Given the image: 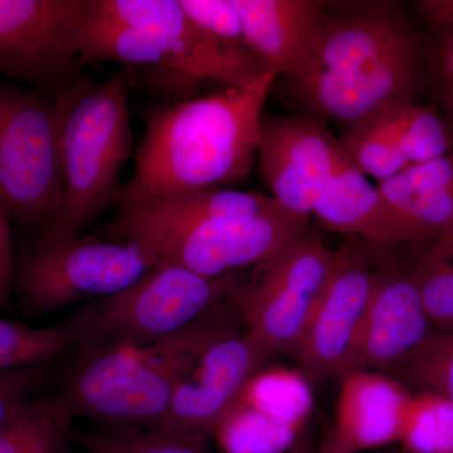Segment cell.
Instances as JSON below:
<instances>
[{
  "instance_id": "2e32d148",
  "label": "cell",
  "mask_w": 453,
  "mask_h": 453,
  "mask_svg": "<svg viewBox=\"0 0 453 453\" xmlns=\"http://www.w3.org/2000/svg\"><path fill=\"white\" fill-rule=\"evenodd\" d=\"M312 213L327 229L347 237L386 247L419 244L348 154Z\"/></svg>"
},
{
  "instance_id": "ac0fdd59",
  "label": "cell",
  "mask_w": 453,
  "mask_h": 453,
  "mask_svg": "<svg viewBox=\"0 0 453 453\" xmlns=\"http://www.w3.org/2000/svg\"><path fill=\"white\" fill-rule=\"evenodd\" d=\"M285 210L271 196L228 188H204L120 203L113 223L183 225L208 219H249ZM288 211V210H286Z\"/></svg>"
},
{
  "instance_id": "4fadbf2b",
  "label": "cell",
  "mask_w": 453,
  "mask_h": 453,
  "mask_svg": "<svg viewBox=\"0 0 453 453\" xmlns=\"http://www.w3.org/2000/svg\"><path fill=\"white\" fill-rule=\"evenodd\" d=\"M340 144L366 177L380 181L451 154L449 122L416 103H388L342 127Z\"/></svg>"
},
{
  "instance_id": "e0dca14e",
  "label": "cell",
  "mask_w": 453,
  "mask_h": 453,
  "mask_svg": "<svg viewBox=\"0 0 453 453\" xmlns=\"http://www.w3.org/2000/svg\"><path fill=\"white\" fill-rule=\"evenodd\" d=\"M381 196L419 244L434 242L453 223V155L429 160L378 183Z\"/></svg>"
},
{
  "instance_id": "7402d4cb",
  "label": "cell",
  "mask_w": 453,
  "mask_h": 453,
  "mask_svg": "<svg viewBox=\"0 0 453 453\" xmlns=\"http://www.w3.org/2000/svg\"><path fill=\"white\" fill-rule=\"evenodd\" d=\"M410 266L426 315L437 333H453V256L436 242L426 243Z\"/></svg>"
},
{
  "instance_id": "5b68a950",
  "label": "cell",
  "mask_w": 453,
  "mask_h": 453,
  "mask_svg": "<svg viewBox=\"0 0 453 453\" xmlns=\"http://www.w3.org/2000/svg\"><path fill=\"white\" fill-rule=\"evenodd\" d=\"M241 273L211 279L160 262L124 290L92 301L61 327L73 347L153 344L234 297L243 283Z\"/></svg>"
},
{
  "instance_id": "30bf717a",
  "label": "cell",
  "mask_w": 453,
  "mask_h": 453,
  "mask_svg": "<svg viewBox=\"0 0 453 453\" xmlns=\"http://www.w3.org/2000/svg\"><path fill=\"white\" fill-rule=\"evenodd\" d=\"M345 154L320 119L262 115L259 172L271 196L291 213L308 219Z\"/></svg>"
},
{
  "instance_id": "7a4b0ae2",
  "label": "cell",
  "mask_w": 453,
  "mask_h": 453,
  "mask_svg": "<svg viewBox=\"0 0 453 453\" xmlns=\"http://www.w3.org/2000/svg\"><path fill=\"white\" fill-rule=\"evenodd\" d=\"M277 77L279 71L271 68L244 88L149 113L120 203L225 187L246 177L257 157L264 106Z\"/></svg>"
},
{
  "instance_id": "484cf974",
  "label": "cell",
  "mask_w": 453,
  "mask_h": 453,
  "mask_svg": "<svg viewBox=\"0 0 453 453\" xmlns=\"http://www.w3.org/2000/svg\"><path fill=\"white\" fill-rule=\"evenodd\" d=\"M390 374L422 393L445 396L453 403V333H434Z\"/></svg>"
},
{
  "instance_id": "4316f807",
  "label": "cell",
  "mask_w": 453,
  "mask_h": 453,
  "mask_svg": "<svg viewBox=\"0 0 453 453\" xmlns=\"http://www.w3.org/2000/svg\"><path fill=\"white\" fill-rule=\"evenodd\" d=\"M180 4L187 16L205 32L247 47L234 0H180Z\"/></svg>"
},
{
  "instance_id": "4dcf8cb0",
  "label": "cell",
  "mask_w": 453,
  "mask_h": 453,
  "mask_svg": "<svg viewBox=\"0 0 453 453\" xmlns=\"http://www.w3.org/2000/svg\"><path fill=\"white\" fill-rule=\"evenodd\" d=\"M417 8L429 26H453V0H426L417 3Z\"/></svg>"
},
{
  "instance_id": "f546056e",
  "label": "cell",
  "mask_w": 453,
  "mask_h": 453,
  "mask_svg": "<svg viewBox=\"0 0 453 453\" xmlns=\"http://www.w3.org/2000/svg\"><path fill=\"white\" fill-rule=\"evenodd\" d=\"M12 275L11 240L0 204V300L4 299Z\"/></svg>"
},
{
  "instance_id": "d6a6232c",
  "label": "cell",
  "mask_w": 453,
  "mask_h": 453,
  "mask_svg": "<svg viewBox=\"0 0 453 453\" xmlns=\"http://www.w3.org/2000/svg\"><path fill=\"white\" fill-rule=\"evenodd\" d=\"M314 437L309 428H303L294 442L288 449V453H315Z\"/></svg>"
},
{
  "instance_id": "9a60e30c",
  "label": "cell",
  "mask_w": 453,
  "mask_h": 453,
  "mask_svg": "<svg viewBox=\"0 0 453 453\" xmlns=\"http://www.w3.org/2000/svg\"><path fill=\"white\" fill-rule=\"evenodd\" d=\"M82 0H0V73L25 81L64 79L76 59L68 49Z\"/></svg>"
},
{
  "instance_id": "cb8c5ba5",
  "label": "cell",
  "mask_w": 453,
  "mask_h": 453,
  "mask_svg": "<svg viewBox=\"0 0 453 453\" xmlns=\"http://www.w3.org/2000/svg\"><path fill=\"white\" fill-rule=\"evenodd\" d=\"M399 441L411 453H453V403L434 393L411 396Z\"/></svg>"
},
{
  "instance_id": "d4e9b609",
  "label": "cell",
  "mask_w": 453,
  "mask_h": 453,
  "mask_svg": "<svg viewBox=\"0 0 453 453\" xmlns=\"http://www.w3.org/2000/svg\"><path fill=\"white\" fill-rule=\"evenodd\" d=\"M73 347L61 326L35 329L0 320V372L43 365Z\"/></svg>"
},
{
  "instance_id": "52a82bcc",
  "label": "cell",
  "mask_w": 453,
  "mask_h": 453,
  "mask_svg": "<svg viewBox=\"0 0 453 453\" xmlns=\"http://www.w3.org/2000/svg\"><path fill=\"white\" fill-rule=\"evenodd\" d=\"M159 261L136 244L43 234L20 264L18 290L33 314L100 300L138 281Z\"/></svg>"
},
{
  "instance_id": "8992f818",
  "label": "cell",
  "mask_w": 453,
  "mask_h": 453,
  "mask_svg": "<svg viewBox=\"0 0 453 453\" xmlns=\"http://www.w3.org/2000/svg\"><path fill=\"white\" fill-rule=\"evenodd\" d=\"M111 241L136 244L164 264L220 277L255 267L306 237L308 219L282 210L249 219L183 225L110 223Z\"/></svg>"
},
{
  "instance_id": "3957f363",
  "label": "cell",
  "mask_w": 453,
  "mask_h": 453,
  "mask_svg": "<svg viewBox=\"0 0 453 453\" xmlns=\"http://www.w3.org/2000/svg\"><path fill=\"white\" fill-rule=\"evenodd\" d=\"M220 309L153 344L81 347L57 401L73 419L81 416L111 426L159 428L179 381L199 354L234 332V316Z\"/></svg>"
},
{
  "instance_id": "f1b7e54d",
  "label": "cell",
  "mask_w": 453,
  "mask_h": 453,
  "mask_svg": "<svg viewBox=\"0 0 453 453\" xmlns=\"http://www.w3.org/2000/svg\"><path fill=\"white\" fill-rule=\"evenodd\" d=\"M431 27L437 37L429 53V65L441 96L447 101L453 98V26Z\"/></svg>"
},
{
  "instance_id": "ffe728a7",
  "label": "cell",
  "mask_w": 453,
  "mask_h": 453,
  "mask_svg": "<svg viewBox=\"0 0 453 453\" xmlns=\"http://www.w3.org/2000/svg\"><path fill=\"white\" fill-rule=\"evenodd\" d=\"M345 380L342 410L335 427L357 449L399 440L411 396L392 380L372 372H359Z\"/></svg>"
},
{
  "instance_id": "5bb4252c",
  "label": "cell",
  "mask_w": 453,
  "mask_h": 453,
  "mask_svg": "<svg viewBox=\"0 0 453 453\" xmlns=\"http://www.w3.org/2000/svg\"><path fill=\"white\" fill-rule=\"evenodd\" d=\"M436 330L405 270H375L374 290L342 378L395 371Z\"/></svg>"
},
{
  "instance_id": "83f0119b",
  "label": "cell",
  "mask_w": 453,
  "mask_h": 453,
  "mask_svg": "<svg viewBox=\"0 0 453 453\" xmlns=\"http://www.w3.org/2000/svg\"><path fill=\"white\" fill-rule=\"evenodd\" d=\"M42 365L0 372V428L11 425L35 401L42 381Z\"/></svg>"
},
{
  "instance_id": "7c38bea8",
  "label": "cell",
  "mask_w": 453,
  "mask_h": 453,
  "mask_svg": "<svg viewBox=\"0 0 453 453\" xmlns=\"http://www.w3.org/2000/svg\"><path fill=\"white\" fill-rule=\"evenodd\" d=\"M268 353L244 330L211 342L179 381L159 428L204 434L234 412Z\"/></svg>"
},
{
  "instance_id": "d6986e66",
  "label": "cell",
  "mask_w": 453,
  "mask_h": 453,
  "mask_svg": "<svg viewBox=\"0 0 453 453\" xmlns=\"http://www.w3.org/2000/svg\"><path fill=\"white\" fill-rule=\"evenodd\" d=\"M246 46L267 65L288 73L316 19L330 3L321 0H234Z\"/></svg>"
},
{
  "instance_id": "836d02e7",
  "label": "cell",
  "mask_w": 453,
  "mask_h": 453,
  "mask_svg": "<svg viewBox=\"0 0 453 453\" xmlns=\"http://www.w3.org/2000/svg\"><path fill=\"white\" fill-rule=\"evenodd\" d=\"M434 242L440 244V246L447 250V251L453 253V223L451 226H449V231H447L440 240L434 241Z\"/></svg>"
},
{
  "instance_id": "1f68e13d",
  "label": "cell",
  "mask_w": 453,
  "mask_h": 453,
  "mask_svg": "<svg viewBox=\"0 0 453 453\" xmlns=\"http://www.w3.org/2000/svg\"><path fill=\"white\" fill-rule=\"evenodd\" d=\"M315 453H357V451L342 437L334 425L325 432L320 445L316 447Z\"/></svg>"
},
{
  "instance_id": "8fae6325",
  "label": "cell",
  "mask_w": 453,
  "mask_h": 453,
  "mask_svg": "<svg viewBox=\"0 0 453 453\" xmlns=\"http://www.w3.org/2000/svg\"><path fill=\"white\" fill-rule=\"evenodd\" d=\"M374 283L375 270L362 240L347 237L338 251L334 252L329 282L295 351L310 377H342L371 303Z\"/></svg>"
},
{
  "instance_id": "d590c367",
  "label": "cell",
  "mask_w": 453,
  "mask_h": 453,
  "mask_svg": "<svg viewBox=\"0 0 453 453\" xmlns=\"http://www.w3.org/2000/svg\"><path fill=\"white\" fill-rule=\"evenodd\" d=\"M437 244H438V243H437ZM443 250H445V249H443ZM446 251H447V250H446ZM447 252H449V251H447ZM449 255L453 256V253H452V252H449Z\"/></svg>"
},
{
  "instance_id": "ba28073f",
  "label": "cell",
  "mask_w": 453,
  "mask_h": 453,
  "mask_svg": "<svg viewBox=\"0 0 453 453\" xmlns=\"http://www.w3.org/2000/svg\"><path fill=\"white\" fill-rule=\"evenodd\" d=\"M61 202L56 101L0 81V204L46 232Z\"/></svg>"
},
{
  "instance_id": "277c9868",
  "label": "cell",
  "mask_w": 453,
  "mask_h": 453,
  "mask_svg": "<svg viewBox=\"0 0 453 453\" xmlns=\"http://www.w3.org/2000/svg\"><path fill=\"white\" fill-rule=\"evenodd\" d=\"M56 122L62 202L44 234L73 237L121 201L120 172L134 142L124 77L68 81L56 98Z\"/></svg>"
},
{
  "instance_id": "e575fe53",
  "label": "cell",
  "mask_w": 453,
  "mask_h": 453,
  "mask_svg": "<svg viewBox=\"0 0 453 453\" xmlns=\"http://www.w3.org/2000/svg\"><path fill=\"white\" fill-rule=\"evenodd\" d=\"M447 104V109H449V130H451V135H452V150L451 154L453 155V98H449V100L446 101Z\"/></svg>"
},
{
  "instance_id": "9c48e42d",
  "label": "cell",
  "mask_w": 453,
  "mask_h": 453,
  "mask_svg": "<svg viewBox=\"0 0 453 453\" xmlns=\"http://www.w3.org/2000/svg\"><path fill=\"white\" fill-rule=\"evenodd\" d=\"M333 266L334 251L306 235L255 266L251 282L243 280L235 300L246 332L268 356L297 350Z\"/></svg>"
},
{
  "instance_id": "603a6c76",
  "label": "cell",
  "mask_w": 453,
  "mask_h": 453,
  "mask_svg": "<svg viewBox=\"0 0 453 453\" xmlns=\"http://www.w3.org/2000/svg\"><path fill=\"white\" fill-rule=\"evenodd\" d=\"M113 428L82 437L86 453H211L202 434L165 428Z\"/></svg>"
},
{
  "instance_id": "6da1fadb",
  "label": "cell",
  "mask_w": 453,
  "mask_h": 453,
  "mask_svg": "<svg viewBox=\"0 0 453 453\" xmlns=\"http://www.w3.org/2000/svg\"><path fill=\"white\" fill-rule=\"evenodd\" d=\"M425 56L395 3H330L279 77L305 115L347 127L386 104L416 103Z\"/></svg>"
},
{
  "instance_id": "44dd1931",
  "label": "cell",
  "mask_w": 453,
  "mask_h": 453,
  "mask_svg": "<svg viewBox=\"0 0 453 453\" xmlns=\"http://www.w3.org/2000/svg\"><path fill=\"white\" fill-rule=\"evenodd\" d=\"M71 422L55 396L35 398L19 418L0 428V453H68Z\"/></svg>"
}]
</instances>
